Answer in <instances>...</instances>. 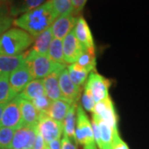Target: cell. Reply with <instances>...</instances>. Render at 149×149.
<instances>
[{"instance_id":"9","label":"cell","mask_w":149,"mask_h":149,"mask_svg":"<svg viewBox=\"0 0 149 149\" xmlns=\"http://www.w3.org/2000/svg\"><path fill=\"white\" fill-rule=\"evenodd\" d=\"M59 86L61 93V100L70 104L77 103L80 98L81 88L74 85L69 76L67 68L62 70L59 75Z\"/></svg>"},{"instance_id":"17","label":"cell","mask_w":149,"mask_h":149,"mask_svg":"<svg viewBox=\"0 0 149 149\" xmlns=\"http://www.w3.org/2000/svg\"><path fill=\"white\" fill-rule=\"evenodd\" d=\"M18 96H19V103H20L23 125H28V126L37 125L39 113L34 107L32 102L27 99L22 98L19 95Z\"/></svg>"},{"instance_id":"13","label":"cell","mask_w":149,"mask_h":149,"mask_svg":"<svg viewBox=\"0 0 149 149\" xmlns=\"http://www.w3.org/2000/svg\"><path fill=\"white\" fill-rule=\"evenodd\" d=\"M32 76L26 64L21 66L8 76L9 85L11 89L17 95L21 93L25 86L32 80Z\"/></svg>"},{"instance_id":"19","label":"cell","mask_w":149,"mask_h":149,"mask_svg":"<svg viewBox=\"0 0 149 149\" xmlns=\"http://www.w3.org/2000/svg\"><path fill=\"white\" fill-rule=\"evenodd\" d=\"M70 106H71L70 104L63 100L52 101L46 113L54 120L62 123Z\"/></svg>"},{"instance_id":"16","label":"cell","mask_w":149,"mask_h":149,"mask_svg":"<svg viewBox=\"0 0 149 149\" xmlns=\"http://www.w3.org/2000/svg\"><path fill=\"white\" fill-rule=\"evenodd\" d=\"M61 70H56L42 79L45 95L52 101L61 100V93L59 86V75Z\"/></svg>"},{"instance_id":"12","label":"cell","mask_w":149,"mask_h":149,"mask_svg":"<svg viewBox=\"0 0 149 149\" xmlns=\"http://www.w3.org/2000/svg\"><path fill=\"white\" fill-rule=\"evenodd\" d=\"M78 17L74 14H68L58 17L51 27L53 38L63 40L75 27Z\"/></svg>"},{"instance_id":"22","label":"cell","mask_w":149,"mask_h":149,"mask_svg":"<svg viewBox=\"0 0 149 149\" xmlns=\"http://www.w3.org/2000/svg\"><path fill=\"white\" fill-rule=\"evenodd\" d=\"M44 95H45V90L43 85V80L41 79H35L31 80L19 94L21 97L31 101Z\"/></svg>"},{"instance_id":"3","label":"cell","mask_w":149,"mask_h":149,"mask_svg":"<svg viewBox=\"0 0 149 149\" xmlns=\"http://www.w3.org/2000/svg\"><path fill=\"white\" fill-rule=\"evenodd\" d=\"M25 61L33 80H42L54 71L63 70L66 67V65L52 61L47 56L30 54L27 52H25Z\"/></svg>"},{"instance_id":"30","label":"cell","mask_w":149,"mask_h":149,"mask_svg":"<svg viewBox=\"0 0 149 149\" xmlns=\"http://www.w3.org/2000/svg\"><path fill=\"white\" fill-rule=\"evenodd\" d=\"M5 6L0 9V35L8 30L13 22V18L8 14Z\"/></svg>"},{"instance_id":"15","label":"cell","mask_w":149,"mask_h":149,"mask_svg":"<svg viewBox=\"0 0 149 149\" xmlns=\"http://www.w3.org/2000/svg\"><path fill=\"white\" fill-rule=\"evenodd\" d=\"M25 64V53L18 56L0 55V77L9 76L11 73Z\"/></svg>"},{"instance_id":"20","label":"cell","mask_w":149,"mask_h":149,"mask_svg":"<svg viewBox=\"0 0 149 149\" xmlns=\"http://www.w3.org/2000/svg\"><path fill=\"white\" fill-rule=\"evenodd\" d=\"M95 118L98 122L99 128H100V139H101L102 143L101 149H111L113 142L114 140V138L118 134V131L117 129L113 128L109 124L98 118L96 116Z\"/></svg>"},{"instance_id":"38","label":"cell","mask_w":149,"mask_h":149,"mask_svg":"<svg viewBox=\"0 0 149 149\" xmlns=\"http://www.w3.org/2000/svg\"><path fill=\"white\" fill-rule=\"evenodd\" d=\"M4 107H5V104H0V127H1V121H2V116H3Z\"/></svg>"},{"instance_id":"39","label":"cell","mask_w":149,"mask_h":149,"mask_svg":"<svg viewBox=\"0 0 149 149\" xmlns=\"http://www.w3.org/2000/svg\"><path fill=\"white\" fill-rule=\"evenodd\" d=\"M13 0H0V3H3V4H5V5H8V4H10L13 3Z\"/></svg>"},{"instance_id":"7","label":"cell","mask_w":149,"mask_h":149,"mask_svg":"<svg viewBox=\"0 0 149 149\" xmlns=\"http://www.w3.org/2000/svg\"><path fill=\"white\" fill-rule=\"evenodd\" d=\"M23 125L18 95L6 104L3 112L1 126L17 130Z\"/></svg>"},{"instance_id":"24","label":"cell","mask_w":149,"mask_h":149,"mask_svg":"<svg viewBox=\"0 0 149 149\" xmlns=\"http://www.w3.org/2000/svg\"><path fill=\"white\" fill-rule=\"evenodd\" d=\"M76 63H78L82 68H84L89 73L92 72L95 69L96 66L95 49H85L83 53L80 55L79 59L77 60Z\"/></svg>"},{"instance_id":"4","label":"cell","mask_w":149,"mask_h":149,"mask_svg":"<svg viewBox=\"0 0 149 149\" xmlns=\"http://www.w3.org/2000/svg\"><path fill=\"white\" fill-rule=\"evenodd\" d=\"M75 142L81 145L83 149H97L91 123L81 104H78L76 109Z\"/></svg>"},{"instance_id":"40","label":"cell","mask_w":149,"mask_h":149,"mask_svg":"<svg viewBox=\"0 0 149 149\" xmlns=\"http://www.w3.org/2000/svg\"><path fill=\"white\" fill-rule=\"evenodd\" d=\"M4 5H5V4H3V3H0V9H1V8H3Z\"/></svg>"},{"instance_id":"35","label":"cell","mask_w":149,"mask_h":149,"mask_svg":"<svg viewBox=\"0 0 149 149\" xmlns=\"http://www.w3.org/2000/svg\"><path fill=\"white\" fill-rule=\"evenodd\" d=\"M61 149H77V146L75 143L65 136H63L61 141Z\"/></svg>"},{"instance_id":"29","label":"cell","mask_w":149,"mask_h":149,"mask_svg":"<svg viewBox=\"0 0 149 149\" xmlns=\"http://www.w3.org/2000/svg\"><path fill=\"white\" fill-rule=\"evenodd\" d=\"M15 130L7 127H0V149H11Z\"/></svg>"},{"instance_id":"26","label":"cell","mask_w":149,"mask_h":149,"mask_svg":"<svg viewBox=\"0 0 149 149\" xmlns=\"http://www.w3.org/2000/svg\"><path fill=\"white\" fill-rule=\"evenodd\" d=\"M47 0H20L11 8V15H19L34 9L43 4Z\"/></svg>"},{"instance_id":"41","label":"cell","mask_w":149,"mask_h":149,"mask_svg":"<svg viewBox=\"0 0 149 149\" xmlns=\"http://www.w3.org/2000/svg\"><path fill=\"white\" fill-rule=\"evenodd\" d=\"M45 149H50L49 148H48V146L46 144V147H45Z\"/></svg>"},{"instance_id":"1","label":"cell","mask_w":149,"mask_h":149,"mask_svg":"<svg viewBox=\"0 0 149 149\" xmlns=\"http://www.w3.org/2000/svg\"><path fill=\"white\" fill-rule=\"evenodd\" d=\"M57 17L51 0H47L41 6L13 19V24L35 38L52 27Z\"/></svg>"},{"instance_id":"8","label":"cell","mask_w":149,"mask_h":149,"mask_svg":"<svg viewBox=\"0 0 149 149\" xmlns=\"http://www.w3.org/2000/svg\"><path fill=\"white\" fill-rule=\"evenodd\" d=\"M37 133V125H22L15 130L11 149H33Z\"/></svg>"},{"instance_id":"32","label":"cell","mask_w":149,"mask_h":149,"mask_svg":"<svg viewBox=\"0 0 149 149\" xmlns=\"http://www.w3.org/2000/svg\"><path fill=\"white\" fill-rule=\"evenodd\" d=\"M32 102L39 113H46L47 111L48 108L50 107L52 100L46 95H44L38 97L36 100H32Z\"/></svg>"},{"instance_id":"28","label":"cell","mask_w":149,"mask_h":149,"mask_svg":"<svg viewBox=\"0 0 149 149\" xmlns=\"http://www.w3.org/2000/svg\"><path fill=\"white\" fill-rule=\"evenodd\" d=\"M51 2L58 17L73 14L72 0H51Z\"/></svg>"},{"instance_id":"27","label":"cell","mask_w":149,"mask_h":149,"mask_svg":"<svg viewBox=\"0 0 149 149\" xmlns=\"http://www.w3.org/2000/svg\"><path fill=\"white\" fill-rule=\"evenodd\" d=\"M17 95L11 89L9 85L8 76L0 77V104H8L13 99H14Z\"/></svg>"},{"instance_id":"14","label":"cell","mask_w":149,"mask_h":149,"mask_svg":"<svg viewBox=\"0 0 149 149\" xmlns=\"http://www.w3.org/2000/svg\"><path fill=\"white\" fill-rule=\"evenodd\" d=\"M74 35L85 49L95 48L93 35L87 22L83 16H79L74 28Z\"/></svg>"},{"instance_id":"10","label":"cell","mask_w":149,"mask_h":149,"mask_svg":"<svg viewBox=\"0 0 149 149\" xmlns=\"http://www.w3.org/2000/svg\"><path fill=\"white\" fill-rule=\"evenodd\" d=\"M93 114L103 121L109 124L112 128L118 130V116L113 103L109 96L96 103Z\"/></svg>"},{"instance_id":"34","label":"cell","mask_w":149,"mask_h":149,"mask_svg":"<svg viewBox=\"0 0 149 149\" xmlns=\"http://www.w3.org/2000/svg\"><path fill=\"white\" fill-rule=\"evenodd\" d=\"M111 149H129L128 146L126 144L125 142H123L119 134L114 138V140L113 142V144L111 146Z\"/></svg>"},{"instance_id":"36","label":"cell","mask_w":149,"mask_h":149,"mask_svg":"<svg viewBox=\"0 0 149 149\" xmlns=\"http://www.w3.org/2000/svg\"><path fill=\"white\" fill-rule=\"evenodd\" d=\"M45 147H46V143L44 142L42 137L40 135V133H38V130H37L36 140L33 145V149H45Z\"/></svg>"},{"instance_id":"2","label":"cell","mask_w":149,"mask_h":149,"mask_svg":"<svg viewBox=\"0 0 149 149\" xmlns=\"http://www.w3.org/2000/svg\"><path fill=\"white\" fill-rule=\"evenodd\" d=\"M34 37L17 27H13L0 35V55L18 56L31 47Z\"/></svg>"},{"instance_id":"33","label":"cell","mask_w":149,"mask_h":149,"mask_svg":"<svg viewBox=\"0 0 149 149\" xmlns=\"http://www.w3.org/2000/svg\"><path fill=\"white\" fill-rule=\"evenodd\" d=\"M87 0H72L73 4V14L77 16L81 11L83 10Z\"/></svg>"},{"instance_id":"21","label":"cell","mask_w":149,"mask_h":149,"mask_svg":"<svg viewBox=\"0 0 149 149\" xmlns=\"http://www.w3.org/2000/svg\"><path fill=\"white\" fill-rule=\"evenodd\" d=\"M77 103L71 104L69 111L65 118L63 124V135L69 138L74 143L75 142V125H76V109Z\"/></svg>"},{"instance_id":"25","label":"cell","mask_w":149,"mask_h":149,"mask_svg":"<svg viewBox=\"0 0 149 149\" xmlns=\"http://www.w3.org/2000/svg\"><path fill=\"white\" fill-rule=\"evenodd\" d=\"M47 56L56 63L66 65L64 61L62 40H60L57 38L52 39L51 45L49 47V49H48Z\"/></svg>"},{"instance_id":"23","label":"cell","mask_w":149,"mask_h":149,"mask_svg":"<svg viewBox=\"0 0 149 149\" xmlns=\"http://www.w3.org/2000/svg\"><path fill=\"white\" fill-rule=\"evenodd\" d=\"M67 70L71 81L79 88H81L86 83L90 73L84 68H82L78 63L74 62L73 64L70 65Z\"/></svg>"},{"instance_id":"11","label":"cell","mask_w":149,"mask_h":149,"mask_svg":"<svg viewBox=\"0 0 149 149\" xmlns=\"http://www.w3.org/2000/svg\"><path fill=\"white\" fill-rule=\"evenodd\" d=\"M64 61L65 64H73L77 61L85 48L79 42L74 35V29L62 40Z\"/></svg>"},{"instance_id":"5","label":"cell","mask_w":149,"mask_h":149,"mask_svg":"<svg viewBox=\"0 0 149 149\" xmlns=\"http://www.w3.org/2000/svg\"><path fill=\"white\" fill-rule=\"evenodd\" d=\"M37 130L42 137L46 144L50 142L61 139L63 134V124L50 118L47 113H39Z\"/></svg>"},{"instance_id":"37","label":"cell","mask_w":149,"mask_h":149,"mask_svg":"<svg viewBox=\"0 0 149 149\" xmlns=\"http://www.w3.org/2000/svg\"><path fill=\"white\" fill-rule=\"evenodd\" d=\"M48 148L50 149H61V139H56L50 142L49 143L47 144Z\"/></svg>"},{"instance_id":"18","label":"cell","mask_w":149,"mask_h":149,"mask_svg":"<svg viewBox=\"0 0 149 149\" xmlns=\"http://www.w3.org/2000/svg\"><path fill=\"white\" fill-rule=\"evenodd\" d=\"M53 39L52 32L51 27L47 29L45 32L41 33L39 36L35 37L33 45L27 51V52L30 54H35V55H44L47 56L48 49L51 45V42Z\"/></svg>"},{"instance_id":"6","label":"cell","mask_w":149,"mask_h":149,"mask_svg":"<svg viewBox=\"0 0 149 149\" xmlns=\"http://www.w3.org/2000/svg\"><path fill=\"white\" fill-rule=\"evenodd\" d=\"M111 85L110 80L106 79L97 72L92 71L89 74L85 84V87L91 91L92 97L95 103L101 101L109 95V90Z\"/></svg>"},{"instance_id":"31","label":"cell","mask_w":149,"mask_h":149,"mask_svg":"<svg viewBox=\"0 0 149 149\" xmlns=\"http://www.w3.org/2000/svg\"><path fill=\"white\" fill-rule=\"evenodd\" d=\"M95 102L94 100L92 95H91V91L88 88L85 87L84 88V93L81 97V106L82 108L85 109L86 111L91 112V113H93L94 108L95 105Z\"/></svg>"}]
</instances>
